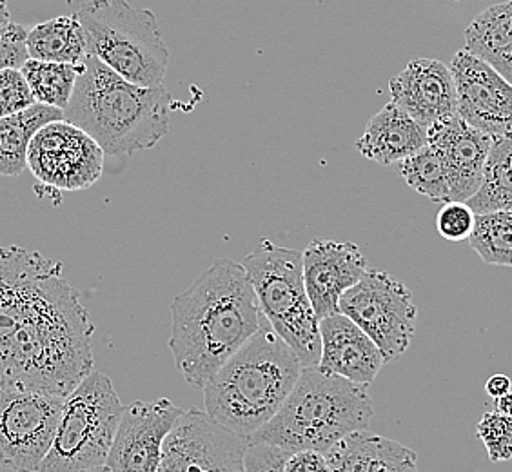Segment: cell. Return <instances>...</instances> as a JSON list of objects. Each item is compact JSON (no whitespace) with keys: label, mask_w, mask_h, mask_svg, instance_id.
<instances>
[{"label":"cell","mask_w":512,"mask_h":472,"mask_svg":"<svg viewBox=\"0 0 512 472\" xmlns=\"http://www.w3.org/2000/svg\"><path fill=\"white\" fill-rule=\"evenodd\" d=\"M62 262L24 247H0V351L30 315L51 276L62 273Z\"/></svg>","instance_id":"obj_16"},{"label":"cell","mask_w":512,"mask_h":472,"mask_svg":"<svg viewBox=\"0 0 512 472\" xmlns=\"http://www.w3.org/2000/svg\"><path fill=\"white\" fill-rule=\"evenodd\" d=\"M400 177L416 193L431 198L433 202H451V186L444 162L438 151L429 144L400 162Z\"/></svg>","instance_id":"obj_28"},{"label":"cell","mask_w":512,"mask_h":472,"mask_svg":"<svg viewBox=\"0 0 512 472\" xmlns=\"http://www.w3.org/2000/svg\"><path fill=\"white\" fill-rule=\"evenodd\" d=\"M242 266L255 289L262 315L304 367L320 360V320L307 295L302 253L260 240Z\"/></svg>","instance_id":"obj_6"},{"label":"cell","mask_w":512,"mask_h":472,"mask_svg":"<svg viewBox=\"0 0 512 472\" xmlns=\"http://www.w3.org/2000/svg\"><path fill=\"white\" fill-rule=\"evenodd\" d=\"M247 440L188 409L164 443L158 472H246Z\"/></svg>","instance_id":"obj_12"},{"label":"cell","mask_w":512,"mask_h":472,"mask_svg":"<svg viewBox=\"0 0 512 472\" xmlns=\"http://www.w3.org/2000/svg\"><path fill=\"white\" fill-rule=\"evenodd\" d=\"M427 131L429 146L438 151L444 162L451 186V202H467L482 184L493 137L469 126L458 115L434 124Z\"/></svg>","instance_id":"obj_18"},{"label":"cell","mask_w":512,"mask_h":472,"mask_svg":"<svg viewBox=\"0 0 512 472\" xmlns=\"http://www.w3.org/2000/svg\"><path fill=\"white\" fill-rule=\"evenodd\" d=\"M476 215L512 211V133L493 137L483 168L482 184L465 202Z\"/></svg>","instance_id":"obj_25"},{"label":"cell","mask_w":512,"mask_h":472,"mask_svg":"<svg viewBox=\"0 0 512 472\" xmlns=\"http://www.w3.org/2000/svg\"><path fill=\"white\" fill-rule=\"evenodd\" d=\"M84 472H111L109 471L108 467L106 465H102V467H97V469H89V471Z\"/></svg>","instance_id":"obj_38"},{"label":"cell","mask_w":512,"mask_h":472,"mask_svg":"<svg viewBox=\"0 0 512 472\" xmlns=\"http://www.w3.org/2000/svg\"><path fill=\"white\" fill-rule=\"evenodd\" d=\"M95 324L79 291L51 276L0 351V387L68 398L93 371Z\"/></svg>","instance_id":"obj_2"},{"label":"cell","mask_w":512,"mask_h":472,"mask_svg":"<svg viewBox=\"0 0 512 472\" xmlns=\"http://www.w3.org/2000/svg\"><path fill=\"white\" fill-rule=\"evenodd\" d=\"M331 472H418V456L380 434L356 431L325 453Z\"/></svg>","instance_id":"obj_21"},{"label":"cell","mask_w":512,"mask_h":472,"mask_svg":"<svg viewBox=\"0 0 512 472\" xmlns=\"http://www.w3.org/2000/svg\"><path fill=\"white\" fill-rule=\"evenodd\" d=\"M173 97L162 86L122 79L95 55L84 60L64 120L86 131L111 157L153 148L169 131Z\"/></svg>","instance_id":"obj_3"},{"label":"cell","mask_w":512,"mask_h":472,"mask_svg":"<svg viewBox=\"0 0 512 472\" xmlns=\"http://www.w3.org/2000/svg\"><path fill=\"white\" fill-rule=\"evenodd\" d=\"M28 28L10 22L0 28V69L15 68L20 69L28 60Z\"/></svg>","instance_id":"obj_32"},{"label":"cell","mask_w":512,"mask_h":472,"mask_svg":"<svg viewBox=\"0 0 512 472\" xmlns=\"http://www.w3.org/2000/svg\"><path fill=\"white\" fill-rule=\"evenodd\" d=\"M62 118V109L39 102L17 115L0 118V177L22 175L28 168V151L35 133Z\"/></svg>","instance_id":"obj_23"},{"label":"cell","mask_w":512,"mask_h":472,"mask_svg":"<svg viewBox=\"0 0 512 472\" xmlns=\"http://www.w3.org/2000/svg\"><path fill=\"white\" fill-rule=\"evenodd\" d=\"M304 282L318 320L335 315L347 289L365 275L367 258L353 242L313 240L302 251Z\"/></svg>","instance_id":"obj_15"},{"label":"cell","mask_w":512,"mask_h":472,"mask_svg":"<svg viewBox=\"0 0 512 472\" xmlns=\"http://www.w3.org/2000/svg\"><path fill=\"white\" fill-rule=\"evenodd\" d=\"M373 418L367 385L304 367L295 389L280 411L247 442L275 445L286 453L313 449L327 453L335 443L356 431H365Z\"/></svg>","instance_id":"obj_5"},{"label":"cell","mask_w":512,"mask_h":472,"mask_svg":"<svg viewBox=\"0 0 512 472\" xmlns=\"http://www.w3.org/2000/svg\"><path fill=\"white\" fill-rule=\"evenodd\" d=\"M338 311L378 345L385 362H393L409 349L418 309L411 291L393 275L367 269L360 282L342 295Z\"/></svg>","instance_id":"obj_9"},{"label":"cell","mask_w":512,"mask_h":472,"mask_svg":"<svg viewBox=\"0 0 512 472\" xmlns=\"http://www.w3.org/2000/svg\"><path fill=\"white\" fill-rule=\"evenodd\" d=\"M282 472H331L325 453L304 449L287 456Z\"/></svg>","instance_id":"obj_34"},{"label":"cell","mask_w":512,"mask_h":472,"mask_svg":"<svg viewBox=\"0 0 512 472\" xmlns=\"http://www.w3.org/2000/svg\"><path fill=\"white\" fill-rule=\"evenodd\" d=\"M476 213L465 202H447L438 211L436 229L449 242L469 240L473 233Z\"/></svg>","instance_id":"obj_31"},{"label":"cell","mask_w":512,"mask_h":472,"mask_svg":"<svg viewBox=\"0 0 512 472\" xmlns=\"http://www.w3.org/2000/svg\"><path fill=\"white\" fill-rule=\"evenodd\" d=\"M300 373L293 349L266 320L204 385V411L229 433L249 440L280 411Z\"/></svg>","instance_id":"obj_4"},{"label":"cell","mask_w":512,"mask_h":472,"mask_svg":"<svg viewBox=\"0 0 512 472\" xmlns=\"http://www.w3.org/2000/svg\"><path fill=\"white\" fill-rule=\"evenodd\" d=\"M320 340L322 351L318 367L327 373L344 376L355 384H373L387 364L378 345L342 313L320 320Z\"/></svg>","instance_id":"obj_19"},{"label":"cell","mask_w":512,"mask_h":472,"mask_svg":"<svg viewBox=\"0 0 512 472\" xmlns=\"http://www.w3.org/2000/svg\"><path fill=\"white\" fill-rule=\"evenodd\" d=\"M458 117L491 137L512 133V84L467 50H460L451 62Z\"/></svg>","instance_id":"obj_14"},{"label":"cell","mask_w":512,"mask_h":472,"mask_svg":"<svg viewBox=\"0 0 512 472\" xmlns=\"http://www.w3.org/2000/svg\"><path fill=\"white\" fill-rule=\"evenodd\" d=\"M84 69L82 64H60V62H44L30 59L20 71L28 80L31 93L39 104L53 106L64 111L75 89V82Z\"/></svg>","instance_id":"obj_26"},{"label":"cell","mask_w":512,"mask_h":472,"mask_svg":"<svg viewBox=\"0 0 512 472\" xmlns=\"http://www.w3.org/2000/svg\"><path fill=\"white\" fill-rule=\"evenodd\" d=\"M512 382L507 374H493L485 382V393L489 394L494 400L502 398L507 393H511Z\"/></svg>","instance_id":"obj_35"},{"label":"cell","mask_w":512,"mask_h":472,"mask_svg":"<svg viewBox=\"0 0 512 472\" xmlns=\"http://www.w3.org/2000/svg\"><path fill=\"white\" fill-rule=\"evenodd\" d=\"M66 398L0 387V467L37 472L57 434Z\"/></svg>","instance_id":"obj_10"},{"label":"cell","mask_w":512,"mask_h":472,"mask_svg":"<svg viewBox=\"0 0 512 472\" xmlns=\"http://www.w3.org/2000/svg\"><path fill=\"white\" fill-rule=\"evenodd\" d=\"M289 453L267 443L247 442L246 472H282Z\"/></svg>","instance_id":"obj_33"},{"label":"cell","mask_w":512,"mask_h":472,"mask_svg":"<svg viewBox=\"0 0 512 472\" xmlns=\"http://www.w3.org/2000/svg\"><path fill=\"white\" fill-rule=\"evenodd\" d=\"M30 59L60 64H82L89 55L88 37L77 15H62L28 30Z\"/></svg>","instance_id":"obj_24"},{"label":"cell","mask_w":512,"mask_h":472,"mask_svg":"<svg viewBox=\"0 0 512 472\" xmlns=\"http://www.w3.org/2000/svg\"><path fill=\"white\" fill-rule=\"evenodd\" d=\"M427 144V128L391 100L367 122L364 135L356 140V149L380 166H391L411 157Z\"/></svg>","instance_id":"obj_20"},{"label":"cell","mask_w":512,"mask_h":472,"mask_svg":"<svg viewBox=\"0 0 512 472\" xmlns=\"http://www.w3.org/2000/svg\"><path fill=\"white\" fill-rule=\"evenodd\" d=\"M184 409L169 398L124 407L106 467L111 472H158L164 443Z\"/></svg>","instance_id":"obj_13"},{"label":"cell","mask_w":512,"mask_h":472,"mask_svg":"<svg viewBox=\"0 0 512 472\" xmlns=\"http://www.w3.org/2000/svg\"><path fill=\"white\" fill-rule=\"evenodd\" d=\"M37 100L20 69H0V118L26 111Z\"/></svg>","instance_id":"obj_30"},{"label":"cell","mask_w":512,"mask_h":472,"mask_svg":"<svg viewBox=\"0 0 512 472\" xmlns=\"http://www.w3.org/2000/svg\"><path fill=\"white\" fill-rule=\"evenodd\" d=\"M496 407H498L500 413L505 414V416H511L512 418V391L502 396V398H498V400H496Z\"/></svg>","instance_id":"obj_36"},{"label":"cell","mask_w":512,"mask_h":472,"mask_svg":"<svg viewBox=\"0 0 512 472\" xmlns=\"http://www.w3.org/2000/svg\"><path fill=\"white\" fill-rule=\"evenodd\" d=\"M465 48L512 84V0L491 6L465 30Z\"/></svg>","instance_id":"obj_22"},{"label":"cell","mask_w":512,"mask_h":472,"mask_svg":"<svg viewBox=\"0 0 512 472\" xmlns=\"http://www.w3.org/2000/svg\"><path fill=\"white\" fill-rule=\"evenodd\" d=\"M476 436L482 440L489 460L509 462L512 458V418L500 411L485 413L476 427Z\"/></svg>","instance_id":"obj_29"},{"label":"cell","mask_w":512,"mask_h":472,"mask_svg":"<svg viewBox=\"0 0 512 472\" xmlns=\"http://www.w3.org/2000/svg\"><path fill=\"white\" fill-rule=\"evenodd\" d=\"M10 22L11 13L10 8H8V0H0V28L6 26V24H10Z\"/></svg>","instance_id":"obj_37"},{"label":"cell","mask_w":512,"mask_h":472,"mask_svg":"<svg viewBox=\"0 0 512 472\" xmlns=\"http://www.w3.org/2000/svg\"><path fill=\"white\" fill-rule=\"evenodd\" d=\"M104 155L86 131L62 118L35 133L28 151V168L44 186L80 191L102 177Z\"/></svg>","instance_id":"obj_11"},{"label":"cell","mask_w":512,"mask_h":472,"mask_svg":"<svg viewBox=\"0 0 512 472\" xmlns=\"http://www.w3.org/2000/svg\"><path fill=\"white\" fill-rule=\"evenodd\" d=\"M469 244L485 264L512 267V211L476 215Z\"/></svg>","instance_id":"obj_27"},{"label":"cell","mask_w":512,"mask_h":472,"mask_svg":"<svg viewBox=\"0 0 512 472\" xmlns=\"http://www.w3.org/2000/svg\"><path fill=\"white\" fill-rule=\"evenodd\" d=\"M122 413L111 378L93 369L66 398L50 453L37 472H84L106 465Z\"/></svg>","instance_id":"obj_8"},{"label":"cell","mask_w":512,"mask_h":472,"mask_svg":"<svg viewBox=\"0 0 512 472\" xmlns=\"http://www.w3.org/2000/svg\"><path fill=\"white\" fill-rule=\"evenodd\" d=\"M264 322L244 266L220 258L171 304L168 345L178 371L188 384L204 389Z\"/></svg>","instance_id":"obj_1"},{"label":"cell","mask_w":512,"mask_h":472,"mask_svg":"<svg viewBox=\"0 0 512 472\" xmlns=\"http://www.w3.org/2000/svg\"><path fill=\"white\" fill-rule=\"evenodd\" d=\"M394 104L411 117L431 128L458 115V97L453 71L444 62L416 57L389 82Z\"/></svg>","instance_id":"obj_17"},{"label":"cell","mask_w":512,"mask_h":472,"mask_svg":"<svg viewBox=\"0 0 512 472\" xmlns=\"http://www.w3.org/2000/svg\"><path fill=\"white\" fill-rule=\"evenodd\" d=\"M75 15L89 55L137 86H162L169 50L153 11L133 8L128 0H89Z\"/></svg>","instance_id":"obj_7"}]
</instances>
